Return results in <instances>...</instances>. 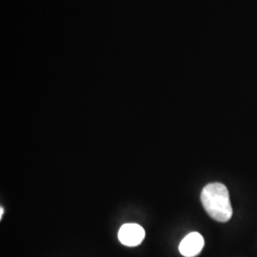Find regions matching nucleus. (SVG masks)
Instances as JSON below:
<instances>
[{
	"mask_svg": "<svg viewBox=\"0 0 257 257\" xmlns=\"http://www.w3.org/2000/svg\"><path fill=\"white\" fill-rule=\"evenodd\" d=\"M201 202L207 213L218 222H228L232 215L230 193L224 184H208L202 190Z\"/></svg>",
	"mask_w": 257,
	"mask_h": 257,
	"instance_id": "1",
	"label": "nucleus"
},
{
	"mask_svg": "<svg viewBox=\"0 0 257 257\" xmlns=\"http://www.w3.org/2000/svg\"><path fill=\"white\" fill-rule=\"evenodd\" d=\"M204 248V238L198 232H191L184 237L179 245V251L185 257L198 255Z\"/></svg>",
	"mask_w": 257,
	"mask_h": 257,
	"instance_id": "3",
	"label": "nucleus"
},
{
	"mask_svg": "<svg viewBox=\"0 0 257 257\" xmlns=\"http://www.w3.org/2000/svg\"><path fill=\"white\" fill-rule=\"evenodd\" d=\"M145 238L144 229L135 223L125 224L120 228L118 239L120 242L128 247H137Z\"/></svg>",
	"mask_w": 257,
	"mask_h": 257,
	"instance_id": "2",
	"label": "nucleus"
},
{
	"mask_svg": "<svg viewBox=\"0 0 257 257\" xmlns=\"http://www.w3.org/2000/svg\"><path fill=\"white\" fill-rule=\"evenodd\" d=\"M2 216H3V207L0 208V218H2Z\"/></svg>",
	"mask_w": 257,
	"mask_h": 257,
	"instance_id": "4",
	"label": "nucleus"
}]
</instances>
